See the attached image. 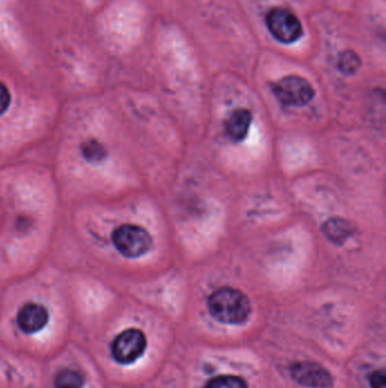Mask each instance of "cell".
Returning a JSON list of instances; mask_svg holds the SVG:
<instances>
[{"label": "cell", "mask_w": 386, "mask_h": 388, "mask_svg": "<svg viewBox=\"0 0 386 388\" xmlns=\"http://www.w3.org/2000/svg\"><path fill=\"white\" fill-rule=\"evenodd\" d=\"M208 312L219 323L241 325L252 312L246 294L234 287L224 286L215 290L208 300Z\"/></svg>", "instance_id": "obj_1"}, {"label": "cell", "mask_w": 386, "mask_h": 388, "mask_svg": "<svg viewBox=\"0 0 386 388\" xmlns=\"http://www.w3.org/2000/svg\"><path fill=\"white\" fill-rule=\"evenodd\" d=\"M114 248L123 257L140 258L152 249V236L143 227L134 224H123L111 235Z\"/></svg>", "instance_id": "obj_2"}, {"label": "cell", "mask_w": 386, "mask_h": 388, "mask_svg": "<svg viewBox=\"0 0 386 388\" xmlns=\"http://www.w3.org/2000/svg\"><path fill=\"white\" fill-rule=\"evenodd\" d=\"M269 33L280 43H293L302 36V25L298 17L285 7H274L266 15Z\"/></svg>", "instance_id": "obj_3"}, {"label": "cell", "mask_w": 386, "mask_h": 388, "mask_svg": "<svg viewBox=\"0 0 386 388\" xmlns=\"http://www.w3.org/2000/svg\"><path fill=\"white\" fill-rule=\"evenodd\" d=\"M273 93L281 104L289 107H302L312 102L315 90L306 78L289 76L281 78L272 87Z\"/></svg>", "instance_id": "obj_4"}, {"label": "cell", "mask_w": 386, "mask_h": 388, "mask_svg": "<svg viewBox=\"0 0 386 388\" xmlns=\"http://www.w3.org/2000/svg\"><path fill=\"white\" fill-rule=\"evenodd\" d=\"M145 334L137 328H130L118 334L111 344V354L121 365H132L145 352Z\"/></svg>", "instance_id": "obj_5"}, {"label": "cell", "mask_w": 386, "mask_h": 388, "mask_svg": "<svg viewBox=\"0 0 386 388\" xmlns=\"http://www.w3.org/2000/svg\"><path fill=\"white\" fill-rule=\"evenodd\" d=\"M292 378L299 385L307 388H331L333 386V377L319 363L311 361H300L290 367Z\"/></svg>", "instance_id": "obj_6"}, {"label": "cell", "mask_w": 386, "mask_h": 388, "mask_svg": "<svg viewBox=\"0 0 386 388\" xmlns=\"http://www.w3.org/2000/svg\"><path fill=\"white\" fill-rule=\"evenodd\" d=\"M48 321V309L36 302L24 304L17 313V325L25 334L38 333L47 326Z\"/></svg>", "instance_id": "obj_7"}, {"label": "cell", "mask_w": 386, "mask_h": 388, "mask_svg": "<svg viewBox=\"0 0 386 388\" xmlns=\"http://www.w3.org/2000/svg\"><path fill=\"white\" fill-rule=\"evenodd\" d=\"M250 123H252V114L250 111L243 108L236 109L231 113L226 124L228 135L234 142H241L247 137Z\"/></svg>", "instance_id": "obj_8"}, {"label": "cell", "mask_w": 386, "mask_h": 388, "mask_svg": "<svg viewBox=\"0 0 386 388\" xmlns=\"http://www.w3.org/2000/svg\"><path fill=\"white\" fill-rule=\"evenodd\" d=\"M323 233L330 241L341 244L344 241H347V238H350L352 234V227L350 222L344 219L332 218L325 222L323 226Z\"/></svg>", "instance_id": "obj_9"}, {"label": "cell", "mask_w": 386, "mask_h": 388, "mask_svg": "<svg viewBox=\"0 0 386 388\" xmlns=\"http://www.w3.org/2000/svg\"><path fill=\"white\" fill-rule=\"evenodd\" d=\"M82 156L90 163H101L106 160L108 156V151L104 144L95 140V139H88L81 144Z\"/></svg>", "instance_id": "obj_10"}, {"label": "cell", "mask_w": 386, "mask_h": 388, "mask_svg": "<svg viewBox=\"0 0 386 388\" xmlns=\"http://www.w3.org/2000/svg\"><path fill=\"white\" fill-rule=\"evenodd\" d=\"M84 384V376L72 369H64L57 372L53 382L55 388H83Z\"/></svg>", "instance_id": "obj_11"}, {"label": "cell", "mask_w": 386, "mask_h": 388, "mask_svg": "<svg viewBox=\"0 0 386 388\" xmlns=\"http://www.w3.org/2000/svg\"><path fill=\"white\" fill-rule=\"evenodd\" d=\"M204 388H248V385L238 376L221 375L210 379Z\"/></svg>", "instance_id": "obj_12"}, {"label": "cell", "mask_w": 386, "mask_h": 388, "mask_svg": "<svg viewBox=\"0 0 386 388\" xmlns=\"http://www.w3.org/2000/svg\"><path fill=\"white\" fill-rule=\"evenodd\" d=\"M361 66V59L354 52H344L340 56L339 69L344 74H354Z\"/></svg>", "instance_id": "obj_13"}, {"label": "cell", "mask_w": 386, "mask_h": 388, "mask_svg": "<svg viewBox=\"0 0 386 388\" xmlns=\"http://www.w3.org/2000/svg\"><path fill=\"white\" fill-rule=\"evenodd\" d=\"M10 92L3 82H0V115L3 114L8 109L10 104Z\"/></svg>", "instance_id": "obj_14"}, {"label": "cell", "mask_w": 386, "mask_h": 388, "mask_svg": "<svg viewBox=\"0 0 386 388\" xmlns=\"http://www.w3.org/2000/svg\"><path fill=\"white\" fill-rule=\"evenodd\" d=\"M370 384L372 388H386V374L383 369L370 376Z\"/></svg>", "instance_id": "obj_15"}]
</instances>
